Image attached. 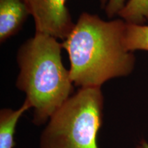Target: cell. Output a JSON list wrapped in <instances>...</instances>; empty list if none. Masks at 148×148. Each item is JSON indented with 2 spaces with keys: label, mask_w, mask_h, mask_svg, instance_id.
Returning a JSON list of instances; mask_svg holds the SVG:
<instances>
[{
  "label": "cell",
  "mask_w": 148,
  "mask_h": 148,
  "mask_svg": "<svg viewBox=\"0 0 148 148\" xmlns=\"http://www.w3.org/2000/svg\"><path fill=\"white\" fill-rule=\"evenodd\" d=\"M126 22L106 21L97 14L83 12L62 42L69 55L70 77L80 88L101 87L115 77L129 75L135 56L124 45Z\"/></svg>",
  "instance_id": "cell-1"
},
{
  "label": "cell",
  "mask_w": 148,
  "mask_h": 148,
  "mask_svg": "<svg viewBox=\"0 0 148 148\" xmlns=\"http://www.w3.org/2000/svg\"><path fill=\"white\" fill-rule=\"evenodd\" d=\"M62 49L57 38L38 32L18 49L16 86L34 110L32 122L36 126L48 122L71 97L73 82L62 62Z\"/></svg>",
  "instance_id": "cell-2"
},
{
  "label": "cell",
  "mask_w": 148,
  "mask_h": 148,
  "mask_svg": "<svg viewBox=\"0 0 148 148\" xmlns=\"http://www.w3.org/2000/svg\"><path fill=\"white\" fill-rule=\"evenodd\" d=\"M103 102L101 87L79 88L48 121L40 148H99Z\"/></svg>",
  "instance_id": "cell-3"
},
{
  "label": "cell",
  "mask_w": 148,
  "mask_h": 148,
  "mask_svg": "<svg viewBox=\"0 0 148 148\" xmlns=\"http://www.w3.org/2000/svg\"><path fill=\"white\" fill-rule=\"evenodd\" d=\"M34 18L36 32L64 40L73 29L66 0H23Z\"/></svg>",
  "instance_id": "cell-4"
},
{
  "label": "cell",
  "mask_w": 148,
  "mask_h": 148,
  "mask_svg": "<svg viewBox=\"0 0 148 148\" xmlns=\"http://www.w3.org/2000/svg\"><path fill=\"white\" fill-rule=\"evenodd\" d=\"M30 13L23 0H0V41L19 32Z\"/></svg>",
  "instance_id": "cell-5"
},
{
  "label": "cell",
  "mask_w": 148,
  "mask_h": 148,
  "mask_svg": "<svg viewBox=\"0 0 148 148\" xmlns=\"http://www.w3.org/2000/svg\"><path fill=\"white\" fill-rule=\"evenodd\" d=\"M32 108L27 99L16 110L2 108L0 110V148L15 147L14 134L17 123L23 114Z\"/></svg>",
  "instance_id": "cell-6"
},
{
  "label": "cell",
  "mask_w": 148,
  "mask_h": 148,
  "mask_svg": "<svg viewBox=\"0 0 148 148\" xmlns=\"http://www.w3.org/2000/svg\"><path fill=\"white\" fill-rule=\"evenodd\" d=\"M124 45L127 50L148 51V25L128 23L126 22Z\"/></svg>",
  "instance_id": "cell-7"
},
{
  "label": "cell",
  "mask_w": 148,
  "mask_h": 148,
  "mask_svg": "<svg viewBox=\"0 0 148 148\" xmlns=\"http://www.w3.org/2000/svg\"><path fill=\"white\" fill-rule=\"evenodd\" d=\"M118 15L128 23L143 25L148 21V0H128Z\"/></svg>",
  "instance_id": "cell-8"
},
{
  "label": "cell",
  "mask_w": 148,
  "mask_h": 148,
  "mask_svg": "<svg viewBox=\"0 0 148 148\" xmlns=\"http://www.w3.org/2000/svg\"><path fill=\"white\" fill-rule=\"evenodd\" d=\"M100 3L109 18L118 15L126 3L125 0H100Z\"/></svg>",
  "instance_id": "cell-9"
},
{
  "label": "cell",
  "mask_w": 148,
  "mask_h": 148,
  "mask_svg": "<svg viewBox=\"0 0 148 148\" xmlns=\"http://www.w3.org/2000/svg\"><path fill=\"white\" fill-rule=\"evenodd\" d=\"M136 148H148V143L145 139H141L136 145Z\"/></svg>",
  "instance_id": "cell-10"
}]
</instances>
